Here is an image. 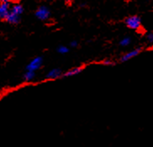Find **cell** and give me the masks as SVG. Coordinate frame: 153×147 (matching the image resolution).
I'll return each instance as SVG.
<instances>
[{
	"instance_id": "1",
	"label": "cell",
	"mask_w": 153,
	"mask_h": 147,
	"mask_svg": "<svg viewBox=\"0 0 153 147\" xmlns=\"http://www.w3.org/2000/svg\"><path fill=\"white\" fill-rule=\"evenodd\" d=\"M125 24L126 26L132 30H138L141 27V19L137 15H132L126 18Z\"/></svg>"
},
{
	"instance_id": "2",
	"label": "cell",
	"mask_w": 153,
	"mask_h": 147,
	"mask_svg": "<svg viewBox=\"0 0 153 147\" xmlns=\"http://www.w3.org/2000/svg\"><path fill=\"white\" fill-rule=\"evenodd\" d=\"M36 16L38 19H40L41 21H45L50 18L51 16V11L50 9L45 7V6H41L39 9L36 10Z\"/></svg>"
},
{
	"instance_id": "3",
	"label": "cell",
	"mask_w": 153,
	"mask_h": 147,
	"mask_svg": "<svg viewBox=\"0 0 153 147\" xmlns=\"http://www.w3.org/2000/svg\"><path fill=\"white\" fill-rule=\"evenodd\" d=\"M42 65H43V58L41 56H37L30 62V63L27 65L26 69L30 70V71H36L39 70Z\"/></svg>"
},
{
	"instance_id": "4",
	"label": "cell",
	"mask_w": 153,
	"mask_h": 147,
	"mask_svg": "<svg viewBox=\"0 0 153 147\" xmlns=\"http://www.w3.org/2000/svg\"><path fill=\"white\" fill-rule=\"evenodd\" d=\"M141 47H138V48H135L134 50H131L130 51H128L127 53L124 54L120 58V62H126L127 61H130L131 59H133L134 57H136L140 52H141Z\"/></svg>"
},
{
	"instance_id": "5",
	"label": "cell",
	"mask_w": 153,
	"mask_h": 147,
	"mask_svg": "<svg viewBox=\"0 0 153 147\" xmlns=\"http://www.w3.org/2000/svg\"><path fill=\"white\" fill-rule=\"evenodd\" d=\"M9 12H10V10H9V3L2 2L0 4V18L6 19Z\"/></svg>"
},
{
	"instance_id": "6",
	"label": "cell",
	"mask_w": 153,
	"mask_h": 147,
	"mask_svg": "<svg viewBox=\"0 0 153 147\" xmlns=\"http://www.w3.org/2000/svg\"><path fill=\"white\" fill-rule=\"evenodd\" d=\"M62 75V71L58 69V68H54L52 70H51L50 71L47 72L46 74V78H49V79H56L61 77Z\"/></svg>"
},
{
	"instance_id": "7",
	"label": "cell",
	"mask_w": 153,
	"mask_h": 147,
	"mask_svg": "<svg viewBox=\"0 0 153 147\" xmlns=\"http://www.w3.org/2000/svg\"><path fill=\"white\" fill-rule=\"evenodd\" d=\"M19 16L20 15H18V14H16V13H13L11 10H10V12L9 13V14L7 15V17H6V20L8 21L10 24H18L19 21Z\"/></svg>"
},
{
	"instance_id": "8",
	"label": "cell",
	"mask_w": 153,
	"mask_h": 147,
	"mask_svg": "<svg viewBox=\"0 0 153 147\" xmlns=\"http://www.w3.org/2000/svg\"><path fill=\"white\" fill-rule=\"evenodd\" d=\"M82 71V67H76V68H73L72 70L67 71L66 73H64L62 76L63 77H68V76H74V75H76V74H79Z\"/></svg>"
},
{
	"instance_id": "9",
	"label": "cell",
	"mask_w": 153,
	"mask_h": 147,
	"mask_svg": "<svg viewBox=\"0 0 153 147\" xmlns=\"http://www.w3.org/2000/svg\"><path fill=\"white\" fill-rule=\"evenodd\" d=\"M35 76H36L35 71L27 70L26 72L25 73V75H24V78H25V80L26 81H31L35 78Z\"/></svg>"
},
{
	"instance_id": "10",
	"label": "cell",
	"mask_w": 153,
	"mask_h": 147,
	"mask_svg": "<svg viewBox=\"0 0 153 147\" xmlns=\"http://www.w3.org/2000/svg\"><path fill=\"white\" fill-rule=\"evenodd\" d=\"M131 37L126 36V37H124L123 39L120 40V45L122 46V47H126V46H128V45H131Z\"/></svg>"
},
{
	"instance_id": "11",
	"label": "cell",
	"mask_w": 153,
	"mask_h": 147,
	"mask_svg": "<svg viewBox=\"0 0 153 147\" xmlns=\"http://www.w3.org/2000/svg\"><path fill=\"white\" fill-rule=\"evenodd\" d=\"M23 7L21 6V5H19V4H15L11 9V11L13 12V13H16V14H18V15H20L21 13H23Z\"/></svg>"
},
{
	"instance_id": "12",
	"label": "cell",
	"mask_w": 153,
	"mask_h": 147,
	"mask_svg": "<svg viewBox=\"0 0 153 147\" xmlns=\"http://www.w3.org/2000/svg\"><path fill=\"white\" fill-rule=\"evenodd\" d=\"M56 50H57L58 53L62 54V55H64V54L68 53L69 49H68V47L65 46V45H60V46H58V47L56 48Z\"/></svg>"
},
{
	"instance_id": "13",
	"label": "cell",
	"mask_w": 153,
	"mask_h": 147,
	"mask_svg": "<svg viewBox=\"0 0 153 147\" xmlns=\"http://www.w3.org/2000/svg\"><path fill=\"white\" fill-rule=\"evenodd\" d=\"M146 39L147 40V42L150 44H152L153 45V33L152 32H149L146 34Z\"/></svg>"
},
{
	"instance_id": "14",
	"label": "cell",
	"mask_w": 153,
	"mask_h": 147,
	"mask_svg": "<svg viewBox=\"0 0 153 147\" xmlns=\"http://www.w3.org/2000/svg\"><path fill=\"white\" fill-rule=\"evenodd\" d=\"M103 63H104V65H105V66H112L113 65L112 61H110V60H104Z\"/></svg>"
},
{
	"instance_id": "15",
	"label": "cell",
	"mask_w": 153,
	"mask_h": 147,
	"mask_svg": "<svg viewBox=\"0 0 153 147\" xmlns=\"http://www.w3.org/2000/svg\"><path fill=\"white\" fill-rule=\"evenodd\" d=\"M77 45H78V43H77V41H76V40H73V41L71 42V44H70L71 47H76Z\"/></svg>"
},
{
	"instance_id": "16",
	"label": "cell",
	"mask_w": 153,
	"mask_h": 147,
	"mask_svg": "<svg viewBox=\"0 0 153 147\" xmlns=\"http://www.w3.org/2000/svg\"><path fill=\"white\" fill-rule=\"evenodd\" d=\"M10 1H12V0H1V2H5V3H9Z\"/></svg>"
},
{
	"instance_id": "17",
	"label": "cell",
	"mask_w": 153,
	"mask_h": 147,
	"mask_svg": "<svg viewBox=\"0 0 153 147\" xmlns=\"http://www.w3.org/2000/svg\"><path fill=\"white\" fill-rule=\"evenodd\" d=\"M12 1H19V0H12Z\"/></svg>"
}]
</instances>
